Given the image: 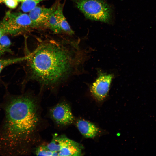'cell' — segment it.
Segmentation results:
<instances>
[{"instance_id": "obj_20", "label": "cell", "mask_w": 156, "mask_h": 156, "mask_svg": "<svg viewBox=\"0 0 156 156\" xmlns=\"http://www.w3.org/2000/svg\"><path fill=\"white\" fill-rule=\"evenodd\" d=\"M18 2H22L23 0H17Z\"/></svg>"}, {"instance_id": "obj_11", "label": "cell", "mask_w": 156, "mask_h": 156, "mask_svg": "<svg viewBox=\"0 0 156 156\" xmlns=\"http://www.w3.org/2000/svg\"><path fill=\"white\" fill-rule=\"evenodd\" d=\"M83 147L79 143L74 142L60 151L58 156H79L82 155Z\"/></svg>"}, {"instance_id": "obj_16", "label": "cell", "mask_w": 156, "mask_h": 156, "mask_svg": "<svg viewBox=\"0 0 156 156\" xmlns=\"http://www.w3.org/2000/svg\"><path fill=\"white\" fill-rule=\"evenodd\" d=\"M35 154L37 156H56L55 153L50 150L47 145H41L36 149Z\"/></svg>"}, {"instance_id": "obj_7", "label": "cell", "mask_w": 156, "mask_h": 156, "mask_svg": "<svg viewBox=\"0 0 156 156\" xmlns=\"http://www.w3.org/2000/svg\"><path fill=\"white\" fill-rule=\"evenodd\" d=\"M51 116L57 124L68 125L72 124L74 120L70 106L64 103L58 104L51 110Z\"/></svg>"}, {"instance_id": "obj_8", "label": "cell", "mask_w": 156, "mask_h": 156, "mask_svg": "<svg viewBox=\"0 0 156 156\" xmlns=\"http://www.w3.org/2000/svg\"><path fill=\"white\" fill-rule=\"evenodd\" d=\"M81 133L85 138H93L99 133V128L94 123L83 120H79L76 123Z\"/></svg>"}, {"instance_id": "obj_9", "label": "cell", "mask_w": 156, "mask_h": 156, "mask_svg": "<svg viewBox=\"0 0 156 156\" xmlns=\"http://www.w3.org/2000/svg\"><path fill=\"white\" fill-rule=\"evenodd\" d=\"M74 141L64 136H55L47 146L51 151L58 155V152L66 146L72 143Z\"/></svg>"}, {"instance_id": "obj_6", "label": "cell", "mask_w": 156, "mask_h": 156, "mask_svg": "<svg viewBox=\"0 0 156 156\" xmlns=\"http://www.w3.org/2000/svg\"><path fill=\"white\" fill-rule=\"evenodd\" d=\"M59 3L56 2L49 8L36 6L29 12V16L33 29H48V22L51 14L56 9Z\"/></svg>"}, {"instance_id": "obj_4", "label": "cell", "mask_w": 156, "mask_h": 156, "mask_svg": "<svg viewBox=\"0 0 156 156\" xmlns=\"http://www.w3.org/2000/svg\"><path fill=\"white\" fill-rule=\"evenodd\" d=\"M31 29H33L31 21L25 13L8 11L0 22V29L5 34H16Z\"/></svg>"}, {"instance_id": "obj_10", "label": "cell", "mask_w": 156, "mask_h": 156, "mask_svg": "<svg viewBox=\"0 0 156 156\" xmlns=\"http://www.w3.org/2000/svg\"><path fill=\"white\" fill-rule=\"evenodd\" d=\"M63 4L59 3L56 10L62 33L71 36L74 34V32L64 16L63 10Z\"/></svg>"}, {"instance_id": "obj_17", "label": "cell", "mask_w": 156, "mask_h": 156, "mask_svg": "<svg viewBox=\"0 0 156 156\" xmlns=\"http://www.w3.org/2000/svg\"><path fill=\"white\" fill-rule=\"evenodd\" d=\"M18 2L17 0H5L4 2L8 7L12 9L17 7Z\"/></svg>"}, {"instance_id": "obj_3", "label": "cell", "mask_w": 156, "mask_h": 156, "mask_svg": "<svg viewBox=\"0 0 156 156\" xmlns=\"http://www.w3.org/2000/svg\"><path fill=\"white\" fill-rule=\"evenodd\" d=\"M77 7L89 19L105 23L110 22L112 11L105 0H75Z\"/></svg>"}, {"instance_id": "obj_18", "label": "cell", "mask_w": 156, "mask_h": 156, "mask_svg": "<svg viewBox=\"0 0 156 156\" xmlns=\"http://www.w3.org/2000/svg\"><path fill=\"white\" fill-rule=\"evenodd\" d=\"M4 34H5L0 29V37Z\"/></svg>"}, {"instance_id": "obj_1", "label": "cell", "mask_w": 156, "mask_h": 156, "mask_svg": "<svg viewBox=\"0 0 156 156\" xmlns=\"http://www.w3.org/2000/svg\"><path fill=\"white\" fill-rule=\"evenodd\" d=\"M26 55L29 78L41 88H52L82 73L87 52L78 41L37 39Z\"/></svg>"}, {"instance_id": "obj_2", "label": "cell", "mask_w": 156, "mask_h": 156, "mask_svg": "<svg viewBox=\"0 0 156 156\" xmlns=\"http://www.w3.org/2000/svg\"><path fill=\"white\" fill-rule=\"evenodd\" d=\"M4 117L0 125V155L26 154L38 121L34 99L27 95L8 97L0 104Z\"/></svg>"}, {"instance_id": "obj_15", "label": "cell", "mask_w": 156, "mask_h": 156, "mask_svg": "<svg viewBox=\"0 0 156 156\" xmlns=\"http://www.w3.org/2000/svg\"><path fill=\"white\" fill-rule=\"evenodd\" d=\"M26 58V57L25 56L22 57L11 59H0V74L2 70L6 67L12 64L25 61Z\"/></svg>"}, {"instance_id": "obj_12", "label": "cell", "mask_w": 156, "mask_h": 156, "mask_svg": "<svg viewBox=\"0 0 156 156\" xmlns=\"http://www.w3.org/2000/svg\"><path fill=\"white\" fill-rule=\"evenodd\" d=\"M56 9L49 17L48 29H50L54 34H60L62 33V32Z\"/></svg>"}, {"instance_id": "obj_19", "label": "cell", "mask_w": 156, "mask_h": 156, "mask_svg": "<svg viewBox=\"0 0 156 156\" xmlns=\"http://www.w3.org/2000/svg\"><path fill=\"white\" fill-rule=\"evenodd\" d=\"M5 0H0V4L3 3H4Z\"/></svg>"}, {"instance_id": "obj_5", "label": "cell", "mask_w": 156, "mask_h": 156, "mask_svg": "<svg viewBox=\"0 0 156 156\" xmlns=\"http://www.w3.org/2000/svg\"><path fill=\"white\" fill-rule=\"evenodd\" d=\"M114 75L98 70V76L90 87V93L97 100L101 101L107 96Z\"/></svg>"}, {"instance_id": "obj_13", "label": "cell", "mask_w": 156, "mask_h": 156, "mask_svg": "<svg viewBox=\"0 0 156 156\" xmlns=\"http://www.w3.org/2000/svg\"><path fill=\"white\" fill-rule=\"evenodd\" d=\"M11 44L10 39L6 34L0 37V55L12 52L10 49Z\"/></svg>"}, {"instance_id": "obj_14", "label": "cell", "mask_w": 156, "mask_h": 156, "mask_svg": "<svg viewBox=\"0 0 156 156\" xmlns=\"http://www.w3.org/2000/svg\"><path fill=\"white\" fill-rule=\"evenodd\" d=\"M46 0H23L21 2V9L25 13L30 12L39 3Z\"/></svg>"}]
</instances>
